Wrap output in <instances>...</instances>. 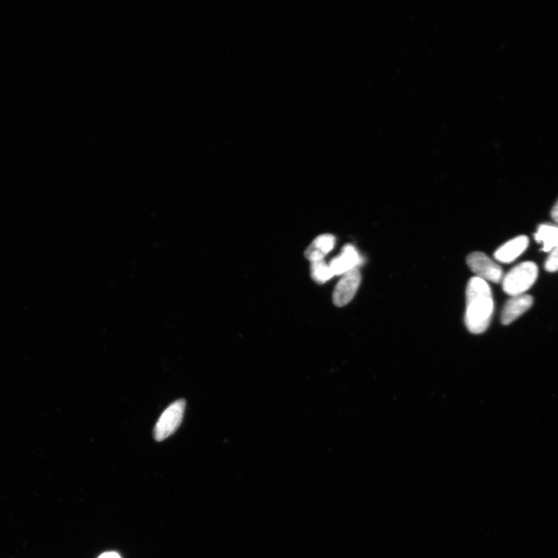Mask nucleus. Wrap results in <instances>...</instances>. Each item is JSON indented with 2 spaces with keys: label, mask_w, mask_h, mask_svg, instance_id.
Returning a JSON list of instances; mask_svg holds the SVG:
<instances>
[{
  "label": "nucleus",
  "mask_w": 558,
  "mask_h": 558,
  "mask_svg": "<svg viewBox=\"0 0 558 558\" xmlns=\"http://www.w3.org/2000/svg\"><path fill=\"white\" fill-rule=\"evenodd\" d=\"M186 405L185 399H179L165 409L154 426L155 441H162L178 430L184 416Z\"/></svg>",
  "instance_id": "nucleus-3"
},
{
  "label": "nucleus",
  "mask_w": 558,
  "mask_h": 558,
  "mask_svg": "<svg viewBox=\"0 0 558 558\" xmlns=\"http://www.w3.org/2000/svg\"><path fill=\"white\" fill-rule=\"evenodd\" d=\"M98 558H121L120 556L115 552H107L100 555Z\"/></svg>",
  "instance_id": "nucleus-14"
},
{
  "label": "nucleus",
  "mask_w": 558,
  "mask_h": 558,
  "mask_svg": "<svg viewBox=\"0 0 558 558\" xmlns=\"http://www.w3.org/2000/svg\"><path fill=\"white\" fill-rule=\"evenodd\" d=\"M311 275L313 280L319 284H324L334 277V274L325 260L312 261Z\"/></svg>",
  "instance_id": "nucleus-11"
},
{
  "label": "nucleus",
  "mask_w": 558,
  "mask_h": 558,
  "mask_svg": "<svg viewBox=\"0 0 558 558\" xmlns=\"http://www.w3.org/2000/svg\"><path fill=\"white\" fill-rule=\"evenodd\" d=\"M336 239L333 235L322 234L314 240L305 251V256L312 263L324 258L333 250Z\"/></svg>",
  "instance_id": "nucleus-9"
},
{
  "label": "nucleus",
  "mask_w": 558,
  "mask_h": 558,
  "mask_svg": "<svg viewBox=\"0 0 558 558\" xmlns=\"http://www.w3.org/2000/svg\"><path fill=\"white\" fill-rule=\"evenodd\" d=\"M494 300L488 283L478 277L470 279L466 289L465 324L470 333L480 335L490 325Z\"/></svg>",
  "instance_id": "nucleus-1"
},
{
  "label": "nucleus",
  "mask_w": 558,
  "mask_h": 558,
  "mask_svg": "<svg viewBox=\"0 0 558 558\" xmlns=\"http://www.w3.org/2000/svg\"><path fill=\"white\" fill-rule=\"evenodd\" d=\"M530 243L528 237L520 235L504 243L495 252V260L504 264H509L517 259L525 252Z\"/></svg>",
  "instance_id": "nucleus-8"
},
{
  "label": "nucleus",
  "mask_w": 558,
  "mask_h": 558,
  "mask_svg": "<svg viewBox=\"0 0 558 558\" xmlns=\"http://www.w3.org/2000/svg\"><path fill=\"white\" fill-rule=\"evenodd\" d=\"M534 299L531 295L522 294L511 296V298L505 304L503 307L501 322L503 325H510L513 321L517 320L533 306Z\"/></svg>",
  "instance_id": "nucleus-6"
},
{
  "label": "nucleus",
  "mask_w": 558,
  "mask_h": 558,
  "mask_svg": "<svg viewBox=\"0 0 558 558\" xmlns=\"http://www.w3.org/2000/svg\"><path fill=\"white\" fill-rule=\"evenodd\" d=\"M535 238L537 243H542L544 252L550 253L558 246V226L552 223L540 224Z\"/></svg>",
  "instance_id": "nucleus-10"
},
{
  "label": "nucleus",
  "mask_w": 558,
  "mask_h": 558,
  "mask_svg": "<svg viewBox=\"0 0 558 558\" xmlns=\"http://www.w3.org/2000/svg\"><path fill=\"white\" fill-rule=\"evenodd\" d=\"M361 263L359 251L352 244H346L341 255L331 260L329 266L334 275H343L359 267Z\"/></svg>",
  "instance_id": "nucleus-7"
},
{
  "label": "nucleus",
  "mask_w": 558,
  "mask_h": 558,
  "mask_svg": "<svg viewBox=\"0 0 558 558\" xmlns=\"http://www.w3.org/2000/svg\"><path fill=\"white\" fill-rule=\"evenodd\" d=\"M551 216L555 224L558 226V199L552 208Z\"/></svg>",
  "instance_id": "nucleus-13"
},
{
  "label": "nucleus",
  "mask_w": 558,
  "mask_h": 558,
  "mask_svg": "<svg viewBox=\"0 0 558 558\" xmlns=\"http://www.w3.org/2000/svg\"><path fill=\"white\" fill-rule=\"evenodd\" d=\"M538 277V267L533 261H525L503 277L502 289L510 296L525 294L534 285Z\"/></svg>",
  "instance_id": "nucleus-2"
},
{
  "label": "nucleus",
  "mask_w": 558,
  "mask_h": 558,
  "mask_svg": "<svg viewBox=\"0 0 558 558\" xmlns=\"http://www.w3.org/2000/svg\"><path fill=\"white\" fill-rule=\"evenodd\" d=\"M361 281L362 276L359 268L343 275L334 291L333 302L335 306L342 307L350 302L359 290Z\"/></svg>",
  "instance_id": "nucleus-5"
},
{
  "label": "nucleus",
  "mask_w": 558,
  "mask_h": 558,
  "mask_svg": "<svg viewBox=\"0 0 558 558\" xmlns=\"http://www.w3.org/2000/svg\"><path fill=\"white\" fill-rule=\"evenodd\" d=\"M544 268L548 273H556L558 271V246L549 254Z\"/></svg>",
  "instance_id": "nucleus-12"
},
{
  "label": "nucleus",
  "mask_w": 558,
  "mask_h": 558,
  "mask_svg": "<svg viewBox=\"0 0 558 558\" xmlns=\"http://www.w3.org/2000/svg\"><path fill=\"white\" fill-rule=\"evenodd\" d=\"M467 264L476 277L486 282L500 283L504 275L501 267L484 253L473 252L467 257Z\"/></svg>",
  "instance_id": "nucleus-4"
}]
</instances>
